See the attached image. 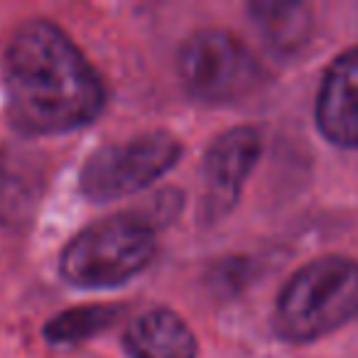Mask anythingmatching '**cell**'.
I'll use <instances>...</instances> for the list:
<instances>
[{"mask_svg":"<svg viewBox=\"0 0 358 358\" xmlns=\"http://www.w3.org/2000/svg\"><path fill=\"white\" fill-rule=\"evenodd\" d=\"M179 76L187 91L204 103H234L260 89L263 66L236 35L201 30L179 52Z\"/></svg>","mask_w":358,"mask_h":358,"instance_id":"277c9868","label":"cell"},{"mask_svg":"<svg viewBox=\"0 0 358 358\" xmlns=\"http://www.w3.org/2000/svg\"><path fill=\"white\" fill-rule=\"evenodd\" d=\"M182 155V145L164 130L135 135L99 148L81 169V192L91 201H113L152 185Z\"/></svg>","mask_w":358,"mask_h":358,"instance_id":"5b68a950","label":"cell"},{"mask_svg":"<svg viewBox=\"0 0 358 358\" xmlns=\"http://www.w3.org/2000/svg\"><path fill=\"white\" fill-rule=\"evenodd\" d=\"M358 317V263L324 255L287 280L275 304V331L289 343H307Z\"/></svg>","mask_w":358,"mask_h":358,"instance_id":"7a4b0ae2","label":"cell"},{"mask_svg":"<svg viewBox=\"0 0 358 358\" xmlns=\"http://www.w3.org/2000/svg\"><path fill=\"white\" fill-rule=\"evenodd\" d=\"M263 138L250 125L226 130L211 143L204 159L206 211L226 214L238 201L248 174L260 157Z\"/></svg>","mask_w":358,"mask_h":358,"instance_id":"8992f818","label":"cell"},{"mask_svg":"<svg viewBox=\"0 0 358 358\" xmlns=\"http://www.w3.org/2000/svg\"><path fill=\"white\" fill-rule=\"evenodd\" d=\"M45 159L25 145L0 150V221L20 226L32 219L45 192Z\"/></svg>","mask_w":358,"mask_h":358,"instance_id":"ba28073f","label":"cell"},{"mask_svg":"<svg viewBox=\"0 0 358 358\" xmlns=\"http://www.w3.org/2000/svg\"><path fill=\"white\" fill-rule=\"evenodd\" d=\"M157 238L145 216L115 214L84 229L62 253V275L76 287H115L155 258Z\"/></svg>","mask_w":358,"mask_h":358,"instance_id":"3957f363","label":"cell"},{"mask_svg":"<svg viewBox=\"0 0 358 358\" xmlns=\"http://www.w3.org/2000/svg\"><path fill=\"white\" fill-rule=\"evenodd\" d=\"M317 125L341 148H358V47L329 64L317 99Z\"/></svg>","mask_w":358,"mask_h":358,"instance_id":"52a82bcc","label":"cell"},{"mask_svg":"<svg viewBox=\"0 0 358 358\" xmlns=\"http://www.w3.org/2000/svg\"><path fill=\"white\" fill-rule=\"evenodd\" d=\"M118 317H120V307H110V304L69 309V312L52 319L47 324L45 334L55 343H74L108 329Z\"/></svg>","mask_w":358,"mask_h":358,"instance_id":"8fae6325","label":"cell"},{"mask_svg":"<svg viewBox=\"0 0 358 358\" xmlns=\"http://www.w3.org/2000/svg\"><path fill=\"white\" fill-rule=\"evenodd\" d=\"M123 343L133 358H196V338L169 309H148L130 319Z\"/></svg>","mask_w":358,"mask_h":358,"instance_id":"9c48e42d","label":"cell"},{"mask_svg":"<svg viewBox=\"0 0 358 358\" xmlns=\"http://www.w3.org/2000/svg\"><path fill=\"white\" fill-rule=\"evenodd\" d=\"M3 81L13 125L30 135L76 130L106 106L101 76L50 20L17 27L3 59Z\"/></svg>","mask_w":358,"mask_h":358,"instance_id":"6da1fadb","label":"cell"},{"mask_svg":"<svg viewBox=\"0 0 358 358\" xmlns=\"http://www.w3.org/2000/svg\"><path fill=\"white\" fill-rule=\"evenodd\" d=\"M253 20L258 25L260 35L268 40V45L280 55H292L302 50L312 32V15L309 8L302 3H253L250 6Z\"/></svg>","mask_w":358,"mask_h":358,"instance_id":"30bf717a","label":"cell"}]
</instances>
